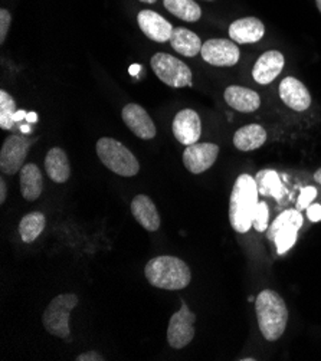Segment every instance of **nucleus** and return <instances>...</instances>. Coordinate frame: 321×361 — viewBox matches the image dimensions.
I'll use <instances>...</instances> for the list:
<instances>
[{"instance_id":"f257e3e1","label":"nucleus","mask_w":321,"mask_h":361,"mask_svg":"<svg viewBox=\"0 0 321 361\" xmlns=\"http://www.w3.org/2000/svg\"><path fill=\"white\" fill-rule=\"evenodd\" d=\"M260 192L255 178L241 174L234 185L229 200V222L238 233H246L254 224Z\"/></svg>"},{"instance_id":"f03ea898","label":"nucleus","mask_w":321,"mask_h":361,"mask_svg":"<svg viewBox=\"0 0 321 361\" xmlns=\"http://www.w3.org/2000/svg\"><path fill=\"white\" fill-rule=\"evenodd\" d=\"M147 281L160 290L179 291L192 281L190 268L185 261L176 257L164 255L153 258L145 268Z\"/></svg>"},{"instance_id":"7ed1b4c3","label":"nucleus","mask_w":321,"mask_h":361,"mask_svg":"<svg viewBox=\"0 0 321 361\" xmlns=\"http://www.w3.org/2000/svg\"><path fill=\"white\" fill-rule=\"evenodd\" d=\"M258 326L267 341H277L289 322V310L285 301L272 290H264L255 300Z\"/></svg>"},{"instance_id":"20e7f679","label":"nucleus","mask_w":321,"mask_h":361,"mask_svg":"<svg viewBox=\"0 0 321 361\" xmlns=\"http://www.w3.org/2000/svg\"><path fill=\"white\" fill-rule=\"evenodd\" d=\"M97 154L101 163L113 173L123 177H133L140 171L135 156L120 141L102 137L97 141Z\"/></svg>"},{"instance_id":"39448f33","label":"nucleus","mask_w":321,"mask_h":361,"mask_svg":"<svg viewBox=\"0 0 321 361\" xmlns=\"http://www.w3.org/2000/svg\"><path fill=\"white\" fill-rule=\"evenodd\" d=\"M78 305V297L75 294H61L55 297L47 307L42 322L51 336L66 340L71 336L69 317L73 310Z\"/></svg>"},{"instance_id":"423d86ee","label":"nucleus","mask_w":321,"mask_h":361,"mask_svg":"<svg viewBox=\"0 0 321 361\" xmlns=\"http://www.w3.org/2000/svg\"><path fill=\"white\" fill-rule=\"evenodd\" d=\"M150 63L157 78L166 85L173 88H182V87L192 85V81H193L192 71L182 59H177L169 54L159 52L153 55Z\"/></svg>"},{"instance_id":"0eeeda50","label":"nucleus","mask_w":321,"mask_h":361,"mask_svg":"<svg viewBox=\"0 0 321 361\" xmlns=\"http://www.w3.org/2000/svg\"><path fill=\"white\" fill-rule=\"evenodd\" d=\"M301 226L303 216L297 209L282 212L272 222L268 231V239L274 240L279 255H284L285 252H289L294 246Z\"/></svg>"},{"instance_id":"6e6552de","label":"nucleus","mask_w":321,"mask_h":361,"mask_svg":"<svg viewBox=\"0 0 321 361\" xmlns=\"http://www.w3.org/2000/svg\"><path fill=\"white\" fill-rule=\"evenodd\" d=\"M195 321L196 315L189 307L182 302V308L173 314L167 327V343L173 348H183L195 337Z\"/></svg>"},{"instance_id":"1a4fd4ad","label":"nucleus","mask_w":321,"mask_h":361,"mask_svg":"<svg viewBox=\"0 0 321 361\" xmlns=\"http://www.w3.org/2000/svg\"><path fill=\"white\" fill-rule=\"evenodd\" d=\"M32 142L33 140L30 141L19 135H11L5 140L0 150V170L4 174L13 176L22 170Z\"/></svg>"},{"instance_id":"9d476101","label":"nucleus","mask_w":321,"mask_h":361,"mask_svg":"<svg viewBox=\"0 0 321 361\" xmlns=\"http://www.w3.org/2000/svg\"><path fill=\"white\" fill-rule=\"evenodd\" d=\"M200 55L213 66H234L241 58V51L229 39H209L203 44Z\"/></svg>"},{"instance_id":"9b49d317","label":"nucleus","mask_w":321,"mask_h":361,"mask_svg":"<svg viewBox=\"0 0 321 361\" xmlns=\"http://www.w3.org/2000/svg\"><path fill=\"white\" fill-rule=\"evenodd\" d=\"M219 154V147L213 142H195L188 146L183 152V164L193 173L200 174L210 169L217 161Z\"/></svg>"},{"instance_id":"f8f14e48","label":"nucleus","mask_w":321,"mask_h":361,"mask_svg":"<svg viewBox=\"0 0 321 361\" xmlns=\"http://www.w3.org/2000/svg\"><path fill=\"white\" fill-rule=\"evenodd\" d=\"M171 130L177 141L185 144V146H192V144L198 142L202 134L200 117L195 110L186 108V110L176 114Z\"/></svg>"},{"instance_id":"ddd939ff","label":"nucleus","mask_w":321,"mask_h":361,"mask_svg":"<svg viewBox=\"0 0 321 361\" xmlns=\"http://www.w3.org/2000/svg\"><path fill=\"white\" fill-rule=\"evenodd\" d=\"M123 121L141 140L156 137V126L147 111L138 104H128L123 108Z\"/></svg>"},{"instance_id":"4468645a","label":"nucleus","mask_w":321,"mask_h":361,"mask_svg":"<svg viewBox=\"0 0 321 361\" xmlns=\"http://www.w3.org/2000/svg\"><path fill=\"white\" fill-rule=\"evenodd\" d=\"M137 22L141 32L145 33L149 39L160 44L170 41L174 27L162 15L153 11H141L137 16Z\"/></svg>"},{"instance_id":"2eb2a0df","label":"nucleus","mask_w":321,"mask_h":361,"mask_svg":"<svg viewBox=\"0 0 321 361\" xmlns=\"http://www.w3.org/2000/svg\"><path fill=\"white\" fill-rule=\"evenodd\" d=\"M279 97L282 102L294 111H305L311 105V95L305 85L294 77L284 78L279 84Z\"/></svg>"},{"instance_id":"dca6fc26","label":"nucleus","mask_w":321,"mask_h":361,"mask_svg":"<svg viewBox=\"0 0 321 361\" xmlns=\"http://www.w3.org/2000/svg\"><path fill=\"white\" fill-rule=\"evenodd\" d=\"M285 59L279 51H267L262 54L253 68V77L261 85L271 84L284 68Z\"/></svg>"},{"instance_id":"f3484780","label":"nucleus","mask_w":321,"mask_h":361,"mask_svg":"<svg viewBox=\"0 0 321 361\" xmlns=\"http://www.w3.org/2000/svg\"><path fill=\"white\" fill-rule=\"evenodd\" d=\"M265 33L264 23L257 18H242L231 23L229 38L235 44H255L262 39Z\"/></svg>"},{"instance_id":"a211bd4d","label":"nucleus","mask_w":321,"mask_h":361,"mask_svg":"<svg viewBox=\"0 0 321 361\" xmlns=\"http://www.w3.org/2000/svg\"><path fill=\"white\" fill-rule=\"evenodd\" d=\"M131 213L134 219L149 232H156L160 228V216L156 204L146 195H138L131 202Z\"/></svg>"},{"instance_id":"6ab92c4d","label":"nucleus","mask_w":321,"mask_h":361,"mask_svg":"<svg viewBox=\"0 0 321 361\" xmlns=\"http://www.w3.org/2000/svg\"><path fill=\"white\" fill-rule=\"evenodd\" d=\"M224 97L226 104L239 113H254L261 105V98L257 91L239 85L228 87Z\"/></svg>"},{"instance_id":"aec40b11","label":"nucleus","mask_w":321,"mask_h":361,"mask_svg":"<svg viewBox=\"0 0 321 361\" xmlns=\"http://www.w3.org/2000/svg\"><path fill=\"white\" fill-rule=\"evenodd\" d=\"M20 193L28 202L37 200L44 192V176L41 169L33 164H25L20 170Z\"/></svg>"},{"instance_id":"412c9836","label":"nucleus","mask_w":321,"mask_h":361,"mask_svg":"<svg viewBox=\"0 0 321 361\" xmlns=\"http://www.w3.org/2000/svg\"><path fill=\"white\" fill-rule=\"evenodd\" d=\"M170 45L177 54H181L186 58H195L202 51L203 47L200 38L195 32L182 26L173 29Z\"/></svg>"},{"instance_id":"4be33fe9","label":"nucleus","mask_w":321,"mask_h":361,"mask_svg":"<svg viewBox=\"0 0 321 361\" xmlns=\"http://www.w3.org/2000/svg\"><path fill=\"white\" fill-rule=\"evenodd\" d=\"M267 141V131L260 124H249L239 128L234 135V144L239 152H253L262 147Z\"/></svg>"},{"instance_id":"5701e85b","label":"nucleus","mask_w":321,"mask_h":361,"mask_svg":"<svg viewBox=\"0 0 321 361\" xmlns=\"http://www.w3.org/2000/svg\"><path fill=\"white\" fill-rule=\"evenodd\" d=\"M45 170L52 182L59 185L66 183L71 176V166L66 153L59 147L51 149L45 157Z\"/></svg>"},{"instance_id":"b1692460","label":"nucleus","mask_w":321,"mask_h":361,"mask_svg":"<svg viewBox=\"0 0 321 361\" xmlns=\"http://www.w3.org/2000/svg\"><path fill=\"white\" fill-rule=\"evenodd\" d=\"M45 225H47V219L44 213L41 212H32L23 216V219L19 224L20 239L25 243H32L33 240H37L38 236L44 232Z\"/></svg>"},{"instance_id":"393cba45","label":"nucleus","mask_w":321,"mask_h":361,"mask_svg":"<svg viewBox=\"0 0 321 361\" xmlns=\"http://www.w3.org/2000/svg\"><path fill=\"white\" fill-rule=\"evenodd\" d=\"M255 182L258 186V192L262 196H271L279 200L285 193L281 178L275 170H261L255 176Z\"/></svg>"},{"instance_id":"a878e982","label":"nucleus","mask_w":321,"mask_h":361,"mask_svg":"<svg viewBox=\"0 0 321 361\" xmlns=\"http://www.w3.org/2000/svg\"><path fill=\"white\" fill-rule=\"evenodd\" d=\"M164 8L185 22H198L202 16L200 6L193 0H163Z\"/></svg>"},{"instance_id":"bb28decb","label":"nucleus","mask_w":321,"mask_h":361,"mask_svg":"<svg viewBox=\"0 0 321 361\" xmlns=\"http://www.w3.org/2000/svg\"><path fill=\"white\" fill-rule=\"evenodd\" d=\"M16 114V102L11 94L6 91H0V128L12 130Z\"/></svg>"},{"instance_id":"cd10ccee","label":"nucleus","mask_w":321,"mask_h":361,"mask_svg":"<svg viewBox=\"0 0 321 361\" xmlns=\"http://www.w3.org/2000/svg\"><path fill=\"white\" fill-rule=\"evenodd\" d=\"M268 219H269V210L265 202H260L254 214V224L253 226L258 232H267L268 229Z\"/></svg>"},{"instance_id":"c85d7f7f","label":"nucleus","mask_w":321,"mask_h":361,"mask_svg":"<svg viewBox=\"0 0 321 361\" xmlns=\"http://www.w3.org/2000/svg\"><path fill=\"white\" fill-rule=\"evenodd\" d=\"M317 196V190L311 186L304 188L300 193L298 202H297V210H303V209H308V206L313 203V200Z\"/></svg>"},{"instance_id":"c756f323","label":"nucleus","mask_w":321,"mask_h":361,"mask_svg":"<svg viewBox=\"0 0 321 361\" xmlns=\"http://www.w3.org/2000/svg\"><path fill=\"white\" fill-rule=\"evenodd\" d=\"M11 22H12V16L9 13V11L2 9L0 11V42H5L6 41V36L11 27Z\"/></svg>"},{"instance_id":"7c9ffc66","label":"nucleus","mask_w":321,"mask_h":361,"mask_svg":"<svg viewBox=\"0 0 321 361\" xmlns=\"http://www.w3.org/2000/svg\"><path fill=\"white\" fill-rule=\"evenodd\" d=\"M308 218L313 222H320L321 221V206L320 204H310L308 209Z\"/></svg>"},{"instance_id":"2f4dec72","label":"nucleus","mask_w":321,"mask_h":361,"mask_svg":"<svg viewBox=\"0 0 321 361\" xmlns=\"http://www.w3.org/2000/svg\"><path fill=\"white\" fill-rule=\"evenodd\" d=\"M78 361H102V355H99L97 351H87L77 357Z\"/></svg>"},{"instance_id":"473e14b6","label":"nucleus","mask_w":321,"mask_h":361,"mask_svg":"<svg viewBox=\"0 0 321 361\" xmlns=\"http://www.w3.org/2000/svg\"><path fill=\"white\" fill-rule=\"evenodd\" d=\"M8 197V190H6V183L5 180H0V203H5Z\"/></svg>"},{"instance_id":"72a5a7b5","label":"nucleus","mask_w":321,"mask_h":361,"mask_svg":"<svg viewBox=\"0 0 321 361\" xmlns=\"http://www.w3.org/2000/svg\"><path fill=\"white\" fill-rule=\"evenodd\" d=\"M28 117V113L26 111H16V114H15V123H18V121H20V120H23V118H26Z\"/></svg>"},{"instance_id":"f704fd0d","label":"nucleus","mask_w":321,"mask_h":361,"mask_svg":"<svg viewBox=\"0 0 321 361\" xmlns=\"http://www.w3.org/2000/svg\"><path fill=\"white\" fill-rule=\"evenodd\" d=\"M314 180L317 183H320L321 185V167L314 173Z\"/></svg>"},{"instance_id":"c9c22d12","label":"nucleus","mask_w":321,"mask_h":361,"mask_svg":"<svg viewBox=\"0 0 321 361\" xmlns=\"http://www.w3.org/2000/svg\"><path fill=\"white\" fill-rule=\"evenodd\" d=\"M26 120H28L29 123H35V121H37V114H35V113H30V114H28Z\"/></svg>"},{"instance_id":"e433bc0d","label":"nucleus","mask_w":321,"mask_h":361,"mask_svg":"<svg viewBox=\"0 0 321 361\" xmlns=\"http://www.w3.org/2000/svg\"><path fill=\"white\" fill-rule=\"evenodd\" d=\"M140 2H143V4H156L157 0H140Z\"/></svg>"},{"instance_id":"4c0bfd02","label":"nucleus","mask_w":321,"mask_h":361,"mask_svg":"<svg viewBox=\"0 0 321 361\" xmlns=\"http://www.w3.org/2000/svg\"><path fill=\"white\" fill-rule=\"evenodd\" d=\"M315 5H317V8H318V11L321 13V0H315Z\"/></svg>"},{"instance_id":"58836bf2","label":"nucleus","mask_w":321,"mask_h":361,"mask_svg":"<svg viewBox=\"0 0 321 361\" xmlns=\"http://www.w3.org/2000/svg\"><path fill=\"white\" fill-rule=\"evenodd\" d=\"M22 128V131L25 133V134H28L29 133V127H20Z\"/></svg>"},{"instance_id":"ea45409f","label":"nucleus","mask_w":321,"mask_h":361,"mask_svg":"<svg viewBox=\"0 0 321 361\" xmlns=\"http://www.w3.org/2000/svg\"><path fill=\"white\" fill-rule=\"evenodd\" d=\"M206 2H213V0H206Z\"/></svg>"}]
</instances>
